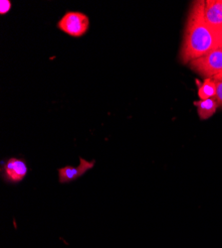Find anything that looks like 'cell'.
Returning <instances> with one entry per match:
<instances>
[{"label":"cell","mask_w":222,"mask_h":248,"mask_svg":"<svg viewBox=\"0 0 222 248\" xmlns=\"http://www.w3.org/2000/svg\"><path fill=\"white\" fill-rule=\"evenodd\" d=\"M205 0L194 1L189 10L179 59L183 64L201 58L222 46L221 37L212 30L205 18Z\"/></svg>","instance_id":"6da1fadb"},{"label":"cell","mask_w":222,"mask_h":248,"mask_svg":"<svg viewBox=\"0 0 222 248\" xmlns=\"http://www.w3.org/2000/svg\"><path fill=\"white\" fill-rule=\"evenodd\" d=\"M188 65L192 71L205 78H213L222 72V46L214 49L204 57L191 61Z\"/></svg>","instance_id":"7a4b0ae2"},{"label":"cell","mask_w":222,"mask_h":248,"mask_svg":"<svg viewBox=\"0 0 222 248\" xmlns=\"http://www.w3.org/2000/svg\"><path fill=\"white\" fill-rule=\"evenodd\" d=\"M90 21L86 14L69 11L58 22V28L72 37H81L87 33Z\"/></svg>","instance_id":"3957f363"},{"label":"cell","mask_w":222,"mask_h":248,"mask_svg":"<svg viewBox=\"0 0 222 248\" xmlns=\"http://www.w3.org/2000/svg\"><path fill=\"white\" fill-rule=\"evenodd\" d=\"M29 167L23 158L11 157L1 162V177L5 183H21L29 173Z\"/></svg>","instance_id":"277c9868"},{"label":"cell","mask_w":222,"mask_h":248,"mask_svg":"<svg viewBox=\"0 0 222 248\" xmlns=\"http://www.w3.org/2000/svg\"><path fill=\"white\" fill-rule=\"evenodd\" d=\"M79 160L80 164L78 167H73L71 165H67V166L63 168L58 169L60 184H68L78 180L79 178L84 176L87 172H89L91 169H93L96 165L95 160L87 161L82 157H80Z\"/></svg>","instance_id":"5b68a950"},{"label":"cell","mask_w":222,"mask_h":248,"mask_svg":"<svg viewBox=\"0 0 222 248\" xmlns=\"http://www.w3.org/2000/svg\"><path fill=\"white\" fill-rule=\"evenodd\" d=\"M205 18L209 27L222 39V8L220 0H205Z\"/></svg>","instance_id":"8992f818"},{"label":"cell","mask_w":222,"mask_h":248,"mask_svg":"<svg viewBox=\"0 0 222 248\" xmlns=\"http://www.w3.org/2000/svg\"><path fill=\"white\" fill-rule=\"evenodd\" d=\"M194 107L197 109V113L200 119L205 120L213 116L215 114L216 109L218 108L217 102L214 98H209V99H205V100H196L193 102Z\"/></svg>","instance_id":"52a82bcc"},{"label":"cell","mask_w":222,"mask_h":248,"mask_svg":"<svg viewBox=\"0 0 222 248\" xmlns=\"http://www.w3.org/2000/svg\"><path fill=\"white\" fill-rule=\"evenodd\" d=\"M195 85L198 87L197 95L201 100L214 98L216 96V80L212 78H205L204 82L195 79Z\"/></svg>","instance_id":"ba28073f"},{"label":"cell","mask_w":222,"mask_h":248,"mask_svg":"<svg viewBox=\"0 0 222 248\" xmlns=\"http://www.w3.org/2000/svg\"><path fill=\"white\" fill-rule=\"evenodd\" d=\"M215 100L217 102L218 107L222 108V80H216V96H215Z\"/></svg>","instance_id":"9c48e42d"},{"label":"cell","mask_w":222,"mask_h":248,"mask_svg":"<svg viewBox=\"0 0 222 248\" xmlns=\"http://www.w3.org/2000/svg\"><path fill=\"white\" fill-rule=\"evenodd\" d=\"M11 9V2L9 0H1L0 1V14L4 15Z\"/></svg>","instance_id":"30bf717a"},{"label":"cell","mask_w":222,"mask_h":248,"mask_svg":"<svg viewBox=\"0 0 222 248\" xmlns=\"http://www.w3.org/2000/svg\"><path fill=\"white\" fill-rule=\"evenodd\" d=\"M213 78L216 80H222V72L220 74H218L217 76H215Z\"/></svg>","instance_id":"8fae6325"},{"label":"cell","mask_w":222,"mask_h":248,"mask_svg":"<svg viewBox=\"0 0 222 248\" xmlns=\"http://www.w3.org/2000/svg\"><path fill=\"white\" fill-rule=\"evenodd\" d=\"M220 3H221V8H222V0H220Z\"/></svg>","instance_id":"7c38bea8"}]
</instances>
